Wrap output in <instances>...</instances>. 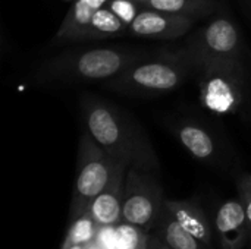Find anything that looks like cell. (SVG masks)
Here are the masks:
<instances>
[{
	"label": "cell",
	"instance_id": "cell-16",
	"mask_svg": "<svg viewBox=\"0 0 251 249\" xmlns=\"http://www.w3.org/2000/svg\"><path fill=\"white\" fill-rule=\"evenodd\" d=\"M125 29H129V26L119 19L109 7H100L88 26V31L85 34V38H112L116 35H121L125 32Z\"/></svg>",
	"mask_w": 251,
	"mask_h": 249
},
{
	"label": "cell",
	"instance_id": "cell-19",
	"mask_svg": "<svg viewBox=\"0 0 251 249\" xmlns=\"http://www.w3.org/2000/svg\"><path fill=\"white\" fill-rule=\"evenodd\" d=\"M137 3H134L132 0H110L109 1V9L119 18L122 19L128 26L132 23V21L135 19L138 10H137Z\"/></svg>",
	"mask_w": 251,
	"mask_h": 249
},
{
	"label": "cell",
	"instance_id": "cell-5",
	"mask_svg": "<svg viewBox=\"0 0 251 249\" xmlns=\"http://www.w3.org/2000/svg\"><path fill=\"white\" fill-rule=\"evenodd\" d=\"M118 161H115L94 139L82 129L78 163H76V179L71 207V219L85 213L91 201L107 186L110 182Z\"/></svg>",
	"mask_w": 251,
	"mask_h": 249
},
{
	"label": "cell",
	"instance_id": "cell-8",
	"mask_svg": "<svg viewBox=\"0 0 251 249\" xmlns=\"http://www.w3.org/2000/svg\"><path fill=\"white\" fill-rule=\"evenodd\" d=\"M194 23L196 18L191 16L143 7L129 25V32L138 37L172 40L185 35Z\"/></svg>",
	"mask_w": 251,
	"mask_h": 249
},
{
	"label": "cell",
	"instance_id": "cell-14",
	"mask_svg": "<svg viewBox=\"0 0 251 249\" xmlns=\"http://www.w3.org/2000/svg\"><path fill=\"white\" fill-rule=\"evenodd\" d=\"M176 135L184 148L197 160H209L216 153L215 139L203 126L197 123H181L176 129Z\"/></svg>",
	"mask_w": 251,
	"mask_h": 249
},
{
	"label": "cell",
	"instance_id": "cell-1",
	"mask_svg": "<svg viewBox=\"0 0 251 249\" xmlns=\"http://www.w3.org/2000/svg\"><path fill=\"white\" fill-rule=\"evenodd\" d=\"M82 129L118 163L156 173L159 160L140 125L110 103L85 97L81 103Z\"/></svg>",
	"mask_w": 251,
	"mask_h": 249
},
{
	"label": "cell",
	"instance_id": "cell-4",
	"mask_svg": "<svg viewBox=\"0 0 251 249\" xmlns=\"http://www.w3.org/2000/svg\"><path fill=\"white\" fill-rule=\"evenodd\" d=\"M190 70L193 66L178 53H165L162 59L132 63L112 78L109 87L122 92L162 94L179 87Z\"/></svg>",
	"mask_w": 251,
	"mask_h": 249
},
{
	"label": "cell",
	"instance_id": "cell-18",
	"mask_svg": "<svg viewBox=\"0 0 251 249\" xmlns=\"http://www.w3.org/2000/svg\"><path fill=\"white\" fill-rule=\"evenodd\" d=\"M149 235L150 233H146L132 225L122 223V226H119L115 232V248L146 249Z\"/></svg>",
	"mask_w": 251,
	"mask_h": 249
},
{
	"label": "cell",
	"instance_id": "cell-11",
	"mask_svg": "<svg viewBox=\"0 0 251 249\" xmlns=\"http://www.w3.org/2000/svg\"><path fill=\"white\" fill-rule=\"evenodd\" d=\"M165 207L171 211L175 220L187 232H190L204 245L207 247L213 245L212 227L201 207H199L193 201H174V200H165Z\"/></svg>",
	"mask_w": 251,
	"mask_h": 249
},
{
	"label": "cell",
	"instance_id": "cell-10",
	"mask_svg": "<svg viewBox=\"0 0 251 249\" xmlns=\"http://www.w3.org/2000/svg\"><path fill=\"white\" fill-rule=\"evenodd\" d=\"M215 227L222 249H244L249 236V223L240 198L225 201L215 219Z\"/></svg>",
	"mask_w": 251,
	"mask_h": 249
},
{
	"label": "cell",
	"instance_id": "cell-6",
	"mask_svg": "<svg viewBox=\"0 0 251 249\" xmlns=\"http://www.w3.org/2000/svg\"><path fill=\"white\" fill-rule=\"evenodd\" d=\"M165 205L163 189L153 172L128 167L122 223L132 225L146 233L154 230L159 214Z\"/></svg>",
	"mask_w": 251,
	"mask_h": 249
},
{
	"label": "cell",
	"instance_id": "cell-2",
	"mask_svg": "<svg viewBox=\"0 0 251 249\" xmlns=\"http://www.w3.org/2000/svg\"><path fill=\"white\" fill-rule=\"evenodd\" d=\"M140 57H143V51L112 47L66 53L44 63L41 75L49 79H112L138 62Z\"/></svg>",
	"mask_w": 251,
	"mask_h": 249
},
{
	"label": "cell",
	"instance_id": "cell-12",
	"mask_svg": "<svg viewBox=\"0 0 251 249\" xmlns=\"http://www.w3.org/2000/svg\"><path fill=\"white\" fill-rule=\"evenodd\" d=\"M106 1L107 0H78L65 18L56 35V41L84 40L94 13L103 7Z\"/></svg>",
	"mask_w": 251,
	"mask_h": 249
},
{
	"label": "cell",
	"instance_id": "cell-17",
	"mask_svg": "<svg viewBox=\"0 0 251 249\" xmlns=\"http://www.w3.org/2000/svg\"><path fill=\"white\" fill-rule=\"evenodd\" d=\"M99 227L100 226L97 225V222L91 217V214L88 211L79 214L78 217L72 219V223L66 233L63 247H69V245H85L87 247V245H90L96 239Z\"/></svg>",
	"mask_w": 251,
	"mask_h": 249
},
{
	"label": "cell",
	"instance_id": "cell-7",
	"mask_svg": "<svg viewBox=\"0 0 251 249\" xmlns=\"http://www.w3.org/2000/svg\"><path fill=\"white\" fill-rule=\"evenodd\" d=\"M200 98L204 107L213 113H234L243 100L240 66L231 65L203 70Z\"/></svg>",
	"mask_w": 251,
	"mask_h": 249
},
{
	"label": "cell",
	"instance_id": "cell-20",
	"mask_svg": "<svg viewBox=\"0 0 251 249\" xmlns=\"http://www.w3.org/2000/svg\"><path fill=\"white\" fill-rule=\"evenodd\" d=\"M238 198L241 200L246 216H247V223H249V236L251 241V175H243L238 181Z\"/></svg>",
	"mask_w": 251,
	"mask_h": 249
},
{
	"label": "cell",
	"instance_id": "cell-13",
	"mask_svg": "<svg viewBox=\"0 0 251 249\" xmlns=\"http://www.w3.org/2000/svg\"><path fill=\"white\" fill-rule=\"evenodd\" d=\"M154 235H157L165 244L172 249H213L204 245L190 232H187L163 205L159 219L154 226Z\"/></svg>",
	"mask_w": 251,
	"mask_h": 249
},
{
	"label": "cell",
	"instance_id": "cell-3",
	"mask_svg": "<svg viewBox=\"0 0 251 249\" xmlns=\"http://www.w3.org/2000/svg\"><path fill=\"white\" fill-rule=\"evenodd\" d=\"M241 38L237 25L226 16H218L200 28L187 43V47L176 51L193 69L200 72L212 68L238 65Z\"/></svg>",
	"mask_w": 251,
	"mask_h": 249
},
{
	"label": "cell",
	"instance_id": "cell-15",
	"mask_svg": "<svg viewBox=\"0 0 251 249\" xmlns=\"http://www.w3.org/2000/svg\"><path fill=\"white\" fill-rule=\"evenodd\" d=\"M141 7L154 9L166 13L201 18L210 15L218 6L216 0H132Z\"/></svg>",
	"mask_w": 251,
	"mask_h": 249
},
{
	"label": "cell",
	"instance_id": "cell-9",
	"mask_svg": "<svg viewBox=\"0 0 251 249\" xmlns=\"http://www.w3.org/2000/svg\"><path fill=\"white\" fill-rule=\"evenodd\" d=\"M128 166L119 163L107 186L91 201L87 211L100 227L122 225V208L125 194V176Z\"/></svg>",
	"mask_w": 251,
	"mask_h": 249
},
{
	"label": "cell",
	"instance_id": "cell-22",
	"mask_svg": "<svg viewBox=\"0 0 251 249\" xmlns=\"http://www.w3.org/2000/svg\"><path fill=\"white\" fill-rule=\"evenodd\" d=\"M62 249H85V245H69V247H63Z\"/></svg>",
	"mask_w": 251,
	"mask_h": 249
},
{
	"label": "cell",
	"instance_id": "cell-21",
	"mask_svg": "<svg viewBox=\"0 0 251 249\" xmlns=\"http://www.w3.org/2000/svg\"><path fill=\"white\" fill-rule=\"evenodd\" d=\"M146 249H172L168 244H165L157 235H153L150 236L149 235V239H147V245Z\"/></svg>",
	"mask_w": 251,
	"mask_h": 249
}]
</instances>
